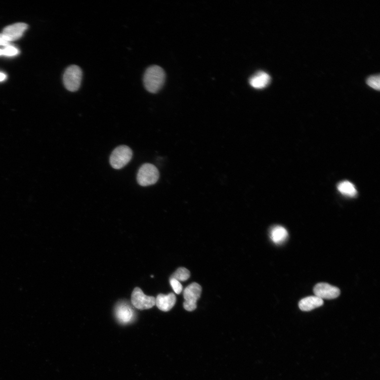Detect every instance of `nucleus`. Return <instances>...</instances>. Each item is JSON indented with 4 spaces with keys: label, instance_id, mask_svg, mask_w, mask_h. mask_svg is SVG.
<instances>
[{
    "label": "nucleus",
    "instance_id": "nucleus-1",
    "mask_svg": "<svg viewBox=\"0 0 380 380\" xmlns=\"http://www.w3.org/2000/svg\"><path fill=\"white\" fill-rule=\"evenodd\" d=\"M166 73L162 67L153 65L147 68L143 77L145 89L151 93H157L164 86Z\"/></svg>",
    "mask_w": 380,
    "mask_h": 380
},
{
    "label": "nucleus",
    "instance_id": "nucleus-2",
    "mask_svg": "<svg viewBox=\"0 0 380 380\" xmlns=\"http://www.w3.org/2000/svg\"><path fill=\"white\" fill-rule=\"evenodd\" d=\"M83 78L82 69L78 66L68 67L64 73L63 82L65 88L69 91L78 90L81 85Z\"/></svg>",
    "mask_w": 380,
    "mask_h": 380
},
{
    "label": "nucleus",
    "instance_id": "nucleus-3",
    "mask_svg": "<svg viewBox=\"0 0 380 380\" xmlns=\"http://www.w3.org/2000/svg\"><path fill=\"white\" fill-rule=\"evenodd\" d=\"M132 156V151L128 146H120L116 147L112 153L110 159V164L115 169H121L128 164Z\"/></svg>",
    "mask_w": 380,
    "mask_h": 380
},
{
    "label": "nucleus",
    "instance_id": "nucleus-4",
    "mask_svg": "<svg viewBox=\"0 0 380 380\" xmlns=\"http://www.w3.org/2000/svg\"><path fill=\"white\" fill-rule=\"evenodd\" d=\"M159 176V170L156 167L152 164H146L139 168L137 175V181L142 187H147L156 183Z\"/></svg>",
    "mask_w": 380,
    "mask_h": 380
},
{
    "label": "nucleus",
    "instance_id": "nucleus-5",
    "mask_svg": "<svg viewBox=\"0 0 380 380\" xmlns=\"http://www.w3.org/2000/svg\"><path fill=\"white\" fill-rule=\"evenodd\" d=\"M202 293L201 286L197 283H193L186 288L183 292L184 308L186 311L192 312L197 308V302Z\"/></svg>",
    "mask_w": 380,
    "mask_h": 380
},
{
    "label": "nucleus",
    "instance_id": "nucleus-6",
    "mask_svg": "<svg viewBox=\"0 0 380 380\" xmlns=\"http://www.w3.org/2000/svg\"><path fill=\"white\" fill-rule=\"evenodd\" d=\"M156 298L146 296L141 289L136 288L131 294V301L133 305L140 310L148 309L156 305Z\"/></svg>",
    "mask_w": 380,
    "mask_h": 380
},
{
    "label": "nucleus",
    "instance_id": "nucleus-7",
    "mask_svg": "<svg viewBox=\"0 0 380 380\" xmlns=\"http://www.w3.org/2000/svg\"><path fill=\"white\" fill-rule=\"evenodd\" d=\"M315 296L322 299H333L339 296L340 291L337 287L327 283H319L314 288Z\"/></svg>",
    "mask_w": 380,
    "mask_h": 380
},
{
    "label": "nucleus",
    "instance_id": "nucleus-8",
    "mask_svg": "<svg viewBox=\"0 0 380 380\" xmlns=\"http://www.w3.org/2000/svg\"><path fill=\"white\" fill-rule=\"evenodd\" d=\"M27 28L28 25L25 23H15L5 27L2 34L10 42H11L19 40Z\"/></svg>",
    "mask_w": 380,
    "mask_h": 380
},
{
    "label": "nucleus",
    "instance_id": "nucleus-9",
    "mask_svg": "<svg viewBox=\"0 0 380 380\" xmlns=\"http://www.w3.org/2000/svg\"><path fill=\"white\" fill-rule=\"evenodd\" d=\"M115 315L119 322L123 324L130 323L135 316L132 308L126 303H121L116 307Z\"/></svg>",
    "mask_w": 380,
    "mask_h": 380
},
{
    "label": "nucleus",
    "instance_id": "nucleus-10",
    "mask_svg": "<svg viewBox=\"0 0 380 380\" xmlns=\"http://www.w3.org/2000/svg\"><path fill=\"white\" fill-rule=\"evenodd\" d=\"M176 298L175 295L170 293L168 295L159 294L156 300V305L162 311L168 312L175 304Z\"/></svg>",
    "mask_w": 380,
    "mask_h": 380
},
{
    "label": "nucleus",
    "instance_id": "nucleus-11",
    "mask_svg": "<svg viewBox=\"0 0 380 380\" xmlns=\"http://www.w3.org/2000/svg\"><path fill=\"white\" fill-rule=\"evenodd\" d=\"M270 81V77L267 73L259 72L251 77L250 84L254 88L263 89L268 86Z\"/></svg>",
    "mask_w": 380,
    "mask_h": 380
},
{
    "label": "nucleus",
    "instance_id": "nucleus-12",
    "mask_svg": "<svg viewBox=\"0 0 380 380\" xmlns=\"http://www.w3.org/2000/svg\"><path fill=\"white\" fill-rule=\"evenodd\" d=\"M324 304L322 299L315 296H309L300 300L299 307L302 311L308 312L322 306Z\"/></svg>",
    "mask_w": 380,
    "mask_h": 380
},
{
    "label": "nucleus",
    "instance_id": "nucleus-13",
    "mask_svg": "<svg viewBox=\"0 0 380 380\" xmlns=\"http://www.w3.org/2000/svg\"><path fill=\"white\" fill-rule=\"evenodd\" d=\"M288 231L280 226H277L271 229L270 231V238L276 244H283L288 239Z\"/></svg>",
    "mask_w": 380,
    "mask_h": 380
},
{
    "label": "nucleus",
    "instance_id": "nucleus-14",
    "mask_svg": "<svg viewBox=\"0 0 380 380\" xmlns=\"http://www.w3.org/2000/svg\"><path fill=\"white\" fill-rule=\"evenodd\" d=\"M338 189L342 195L348 197H353L357 194L354 184L347 181L340 182L338 185Z\"/></svg>",
    "mask_w": 380,
    "mask_h": 380
},
{
    "label": "nucleus",
    "instance_id": "nucleus-15",
    "mask_svg": "<svg viewBox=\"0 0 380 380\" xmlns=\"http://www.w3.org/2000/svg\"><path fill=\"white\" fill-rule=\"evenodd\" d=\"M190 277L189 270L184 267L178 268L170 279H174L179 282L187 281Z\"/></svg>",
    "mask_w": 380,
    "mask_h": 380
},
{
    "label": "nucleus",
    "instance_id": "nucleus-16",
    "mask_svg": "<svg viewBox=\"0 0 380 380\" xmlns=\"http://www.w3.org/2000/svg\"><path fill=\"white\" fill-rule=\"evenodd\" d=\"M369 86L379 90L380 88V77L379 75L371 76L367 82Z\"/></svg>",
    "mask_w": 380,
    "mask_h": 380
},
{
    "label": "nucleus",
    "instance_id": "nucleus-17",
    "mask_svg": "<svg viewBox=\"0 0 380 380\" xmlns=\"http://www.w3.org/2000/svg\"><path fill=\"white\" fill-rule=\"evenodd\" d=\"M18 49L14 47V46L10 45L5 46L4 49H2V55L4 56H14L18 55Z\"/></svg>",
    "mask_w": 380,
    "mask_h": 380
},
{
    "label": "nucleus",
    "instance_id": "nucleus-18",
    "mask_svg": "<svg viewBox=\"0 0 380 380\" xmlns=\"http://www.w3.org/2000/svg\"><path fill=\"white\" fill-rule=\"evenodd\" d=\"M169 283L176 294H180L182 292L183 286L180 282L174 280V279H170Z\"/></svg>",
    "mask_w": 380,
    "mask_h": 380
},
{
    "label": "nucleus",
    "instance_id": "nucleus-19",
    "mask_svg": "<svg viewBox=\"0 0 380 380\" xmlns=\"http://www.w3.org/2000/svg\"><path fill=\"white\" fill-rule=\"evenodd\" d=\"M10 42L3 34H0V45L6 46L10 45Z\"/></svg>",
    "mask_w": 380,
    "mask_h": 380
},
{
    "label": "nucleus",
    "instance_id": "nucleus-20",
    "mask_svg": "<svg viewBox=\"0 0 380 380\" xmlns=\"http://www.w3.org/2000/svg\"><path fill=\"white\" fill-rule=\"evenodd\" d=\"M6 78V76L5 74L0 73V82L4 81Z\"/></svg>",
    "mask_w": 380,
    "mask_h": 380
},
{
    "label": "nucleus",
    "instance_id": "nucleus-21",
    "mask_svg": "<svg viewBox=\"0 0 380 380\" xmlns=\"http://www.w3.org/2000/svg\"><path fill=\"white\" fill-rule=\"evenodd\" d=\"M2 49H0V56L2 55Z\"/></svg>",
    "mask_w": 380,
    "mask_h": 380
}]
</instances>
